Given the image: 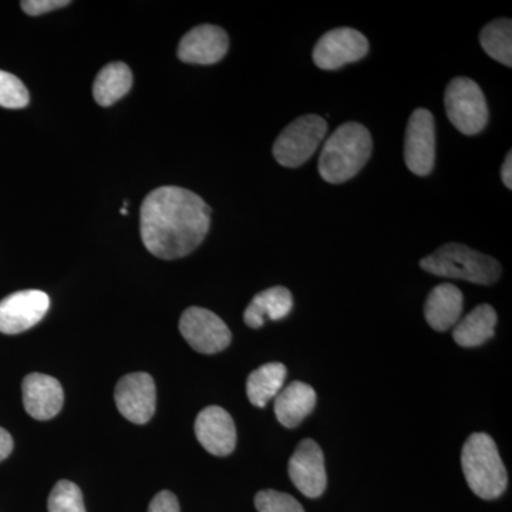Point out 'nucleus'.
<instances>
[{
	"label": "nucleus",
	"mask_w": 512,
	"mask_h": 512,
	"mask_svg": "<svg viewBox=\"0 0 512 512\" xmlns=\"http://www.w3.org/2000/svg\"><path fill=\"white\" fill-rule=\"evenodd\" d=\"M229 49V37L224 29L201 25L191 29L181 39L178 59L190 64H215L224 59Z\"/></svg>",
	"instance_id": "4468645a"
},
{
	"label": "nucleus",
	"mask_w": 512,
	"mask_h": 512,
	"mask_svg": "<svg viewBox=\"0 0 512 512\" xmlns=\"http://www.w3.org/2000/svg\"><path fill=\"white\" fill-rule=\"evenodd\" d=\"M328 133V123L316 114L299 117L279 134L274 144V157L282 167L296 168L316 153Z\"/></svg>",
	"instance_id": "39448f33"
},
{
	"label": "nucleus",
	"mask_w": 512,
	"mask_h": 512,
	"mask_svg": "<svg viewBox=\"0 0 512 512\" xmlns=\"http://www.w3.org/2000/svg\"><path fill=\"white\" fill-rule=\"evenodd\" d=\"M22 390L25 410L33 419L50 420L62 410V384L55 377L32 373L23 380Z\"/></svg>",
	"instance_id": "2eb2a0df"
},
{
	"label": "nucleus",
	"mask_w": 512,
	"mask_h": 512,
	"mask_svg": "<svg viewBox=\"0 0 512 512\" xmlns=\"http://www.w3.org/2000/svg\"><path fill=\"white\" fill-rule=\"evenodd\" d=\"M13 450V439L12 436L0 427V461L6 460L10 456Z\"/></svg>",
	"instance_id": "cd10ccee"
},
{
	"label": "nucleus",
	"mask_w": 512,
	"mask_h": 512,
	"mask_svg": "<svg viewBox=\"0 0 512 512\" xmlns=\"http://www.w3.org/2000/svg\"><path fill=\"white\" fill-rule=\"evenodd\" d=\"M497 320L493 306L487 303L478 305L466 318L458 320L453 338L461 348H477L493 338Z\"/></svg>",
	"instance_id": "6ab92c4d"
},
{
	"label": "nucleus",
	"mask_w": 512,
	"mask_h": 512,
	"mask_svg": "<svg viewBox=\"0 0 512 512\" xmlns=\"http://www.w3.org/2000/svg\"><path fill=\"white\" fill-rule=\"evenodd\" d=\"M49 512H86L83 494L72 481H59L47 501Z\"/></svg>",
	"instance_id": "5701e85b"
},
{
	"label": "nucleus",
	"mask_w": 512,
	"mask_h": 512,
	"mask_svg": "<svg viewBox=\"0 0 512 512\" xmlns=\"http://www.w3.org/2000/svg\"><path fill=\"white\" fill-rule=\"evenodd\" d=\"M420 266L429 274L484 286L495 284L501 276L500 262L463 244L443 245L421 259Z\"/></svg>",
	"instance_id": "20e7f679"
},
{
	"label": "nucleus",
	"mask_w": 512,
	"mask_h": 512,
	"mask_svg": "<svg viewBox=\"0 0 512 512\" xmlns=\"http://www.w3.org/2000/svg\"><path fill=\"white\" fill-rule=\"evenodd\" d=\"M316 406V392L312 386L293 382L275 397L276 419L286 429H295Z\"/></svg>",
	"instance_id": "f3484780"
},
{
	"label": "nucleus",
	"mask_w": 512,
	"mask_h": 512,
	"mask_svg": "<svg viewBox=\"0 0 512 512\" xmlns=\"http://www.w3.org/2000/svg\"><path fill=\"white\" fill-rule=\"evenodd\" d=\"M286 367L282 363H266L248 377L247 394L249 402L256 407H265L275 399L284 387Z\"/></svg>",
	"instance_id": "412c9836"
},
{
	"label": "nucleus",
	"mask_w": 512,
	"mask_h": 512,
	"mask_svg": "<svg viewBox=\"0 0 512 512\" xmlns=\"http://www.w3.org/2000/svg\"><path fill=\"white\" fill-rule=\"evenodd\" d=\"M369 53V42L363 33L355 29L329 30L320 37L312 57L322 70H336L349 63L359 62Z\"/></svg>",
	"instance_id": "1a4fd4ad"
},
{
	"label": "nucleus",
	"mask_w": 512,
	"mask_h": 512,
	"mask_svg": "<svg viewBox=\"0 0 512 512\" xmlns=\"http://www.w3.org/2000/svg\"><path fill=\"white\" fill-rule=\"evenodd\" d=\"M180 332L195 352L215 355L231 343V330L220 316L208 309L192 306L180 319Z\"/></svg>",
	"instance_id": "0eeeda50"
},
{
	"label": "nucleus",
	"mask_w": 512,
	"mask_h": 512,
	"mask_svg": "<svg viewBox=\"0 0 512 512\" xmlns=\"http://www.w3.org/2000/svg\"><path fill=\"white\" fill-rule=\"evenodd\" d=\"M133 73L127 64L114 62L100 70L93 84V96L97 103L109 107L131 90Z\"/></svg>",
	"instance_id": "aec40b11"
},
{
	"label": "nucleus",
	"mask_w": 512,
	"mask_h": 512,
	"mask_svg": "<svg viewBox=\"0 0 512 512\" xmlns=\"http://www.w3.org/2000/svg\"><path fill=\"white\" fill-rule=\"evenodd\" d=\"M69 5V0H25L20 3L23 12L28 13L29 16L43 15V13L53 12V10L66 8Z\"/></svg>",
	"instance_id": "a878e982"
},
{
	"label": "nucleus",
	"mask_w": 512,
	"mask_h": 512,
	"mask_svg": "<svg viewBox=\"0 0 512 512\" xmlns=\"http://www.w3.org/2000/svg\"><path fill=\"white\" fill-rule=\"evenodd\" d=\"M501 178H503V183L508 190L512 188V153L507 154L505 157L503 167H501Z\"/></svg>",
	"instance_id": "c85d7f7f"
},
{
	"label": "nucleus",
	"mask_w": 512,
	"mask_h": 512,
	"mask_svg": "<svg viewBox=\"0 0 512 512\" xmlns=\"http://www.w3.org/2000/svg\"><path fill=\"white\" fill-rule=\"evenodd\" d=\"M289 478L305 497L318 498L328 485L325 458L316 441L305 439L296 447L288 466Z\"/></svg>",
	"instance_id": "f8f14e48"
},
{
	"label": "nucleus",
	"mask_w": 512,
	"mask_h": 512,
	"mask_svg": "<svg viewBox=\"0 0 512 512\" xmlns=\"http://www.w3.org/2000/svg\"><path fill=\"white\" fill-rule=\"evenodd\" d=\"M404 161L419 177H426L436 163V123L426 109H416L407 123L404 137Z\"/></svg>",
	"instance_id": "6e6552de"
},
{
	"label": "nucleus",
	"mask_w": 512,
	"mask_h": 512,
	"mask_svg": "<svg viewBox=\"0 0 512 512\" xmlns=\"http://www.w3.org/2000/svg\"><path fill=\"white\" fill-rule=\"evenodd\" d=\"M50 308L47 293L29 289L12 293L0 301V332L18 335L37 325Z\"/></svg>",
	"instance_id": "9b49d317"
},
{
	"label": "nucleus",
	"mask_w": 512,
	"mask_h": 512,
	"mask_svg": "<svg viewBox=\"0 0 512 512\" xmlns=\"http://www.w3.org/2000/svg\"><path fill=\"white\" fill-rule=\"evenodd\" d=\"M373 141L363 124H342L325 141L319 157V174L326 183L342 184L362 171L372 156Z\"/></svg>",
	"instance_id": "f03ea898"
},
{
	"label": "nucleus",
	"mask_w": 512,
	"mask_h": 512,
	"mask_svg": "<svg viewBox=\"0 0 512 512\" xmlns=\"http://www.w3.org/2000/svg\"><path fill=\"white\" fill-rule=\"evenodd\" d=\"M148 512H181L177 497L171 491H161L151 501Z\"/></svg>",
	"instance_id": "bb28decb"
},
{
	"label": "nucleus",
	"mask_w": 512,
	"mask_h": 512,
	"mask_svg": "<svg viewBox=\"0 0 512 512\" xmlns=\"http://www.w3.org/2000/svg\"><path fill=\"white\" fill-rule=\"evenodd\" d=\"M255 507L258 512H305L292 495L275 490L259 491L255 497Z\"/></svg>",
	"instance_id": "393cba45"
},
{
	"label": "nucleus",
	"mask_w": 512,
	"mask_h": 512,
	"mask_svg": "<svg viewBox=\"0 0 512 512\" xmlns=\"http://www.w3.org/2000/svg\"><path fill=\"white\" fill-rule=\"evenodd\" d=\"M463 301V293L456 285L436 286L427 296L426 305H424V318L437 332H446L456 326L460 320L461 313H463Z\"/></svg>",
	"instance_id": "dca6fc26"
},
{
	"label": "nucleus",
	"mask_w": 512,
	"mask_h": 512,
	"mask_svg": "<svg viewBox=\"0 0 512 512\" xmlns=\"http://www.w3.org/2000/svg\"><path fill=\"white\" fill-rule=\"evenodd\" d=\"M29 104V92L15 74L0 70V107L23 109Z\"/></svg>",
	"instance_id": "b1692460"
},
{
	"label": "nucleus",
	"mask_w": 512,
	"mask_h": 512,
	"mask_svg": "<svg viewBox=\"0 0 512 512\" xmlns=\"http://www.w3.org/2000/svg\"><path fill=\"white\" fill-rule=\"evenodd\" d=\"M195 436L212 456H229L237 446V429L227 410L208 406L195 420Z\"/></svg>",
	"instance_id": "ddd939ff"
},
{
	"label": "nucleus",
	"mask_w": 512,
	"mask_h": 512,
	"mask_svg": "<svg viewBox=\"0 0 512 512\" xmlns=\"http://www.w3.org/2000/svg\"><path fill=\"white\" fill-rule=\"evenodd\" d=\"M293 309L292 293L284 286L265 289L245 309V323L252 329L264 326L265 320L285 319Z\"/></svg>",
	"instance_id": "a211bd4d"
},
{
	"label": "nucleus",
	"mask_w": 512,
	"mask_h": 512,
	"mask_svg": "<svg viewBox=\"0 0 512 512\" xmlns=\"http://www.w3.org/2000/svg\"><path fill=\"white\" fill-rule=\"evenodd\" d=\"M210 227V205L185 188H156L141 205V239L157 258L171 261L191 254L200 247Z\"/></svg>",
	"instance_id": "f257e3e1"
},
{
	"label": "nucleus",
	"mask_w": 512,
	"mask_h": 512,
	"mask_svg": "<svg viewBox=\"0 0 512 512\" xmlns=\"http://www.w3.org/2000/svg\"><path fill=\"white\" fill-rule=\"evenodd\" d=\"M484 52L504 66H512V22L511 19H497L488 23L480 33Z\"/></svg>",
	"instance_id": "4be33fe9"
},
{
	"label": "nucleus",
	"mask_w": 512,
	"mask_h": 512,
	"mask_svg": "<svg viewBox=\"0 0 512 512\" xmlns=\"http://www.w3.org/2000/svg\"><path fill=\"white\" fill-rule=\"evenodd\" d=\"M461 467L468 487L477 497L495 500L507 490V468L488 434L474 433L468 437L461 453Z\"/></svg>",
	"instance_id": "7ed1b4c3"
},
{
	"label": "nucleus",
	"mask_w": 512,
	"mask_h": 512,
	"mask_svg": "<svg viewBox=\"0 0 512 512\" xmlns=\"http://www.w3.org/2000/svg\"><path fill=\"white\" fill-rule=\"evenodd\" d=\"M114 399L124 419L134 424H146L156 413V383L147 373H131L117 383Z\"/></svg>",
	"instance_id": "9d476101"
},
{
	"label": "nucleus",
	"mask_w": 512,
	"mask_h": 512,
	"mask_svg": "<svg viewBox=\"0 0 512 512\" xmlns=\"http://www.w3.org/2000/svg\"><path fill=\"white\" fill-rule=\"evenodd\" d=\"M448 120L460 133L476 136L488 123V107L483 90L468 77H456L448 83L446 96Z\"/></svg>",
	"instance_id": "423d86ee"
}]
</instances>
